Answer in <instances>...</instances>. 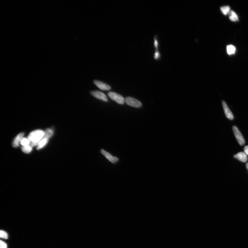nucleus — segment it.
Returning <instances> with one entry per match:
<instances>
[{"label": "nucleus", "mask_w": 248, "mask_h": 248, "mask_svg": "<svg viewBox=\"0 0 248 248\" xmlns=\"http://www.w3.org/2000/svg\"><path fill=\"white\" fill-rule=\"evenodd\" d=\"M234 158L238 159L242 162L245 163L247 161V154L244 152L238 153L234 155Z\"/></svg>", "instance_id": "9"}, {"label": "nucleus", "mask_w": 248, "mask_h": 248, "mask_svg": "<svg viewBox=\"0 0 248 248\" xmlns=\"http://www.w3.org/2000/svg\"><path fill=\"white\" fill-rule=\"evenodd\" d=\"M244 152L247 154V155H248V146L247 145L245 146L244 147Z\"/></svg>", "instance_id": "22"}, {"label": "nucleus", "mask_w": 248, "mask_h": 248, "mask_svg": "<svg viewBox=\"0 0 248 248\" xmlns=\"http://www.w3.org/2000/svg\"><path fill=\"white\" fill-rule=\"evenodd\" d=\"M30 140L28 139V138H23L20 142V144L22 146V147H26V146L30 145Z\"/></svg>", "instance_id": "15"}, {"label": "nucleus", "mask_w": 248, "mask_h": 248, "mask_svg": "<svg viewBox=\"0 0 248 248\" xmlns=\"http://www.w3.org/2000/svg\"><path fill=\"white\" fill-rule=\"evenodd\" d=\"M44 135L45 132L40 130H36L30 133L28 137L30 142V145L32 147L37 146Z\"/></svg>", "instance_id": "1"}, {"label": "nucleus", "mask_w": 248, "mask_h": 248, "mask_svg": "<svg viewBox=\"0 0 248 248\" xmlns=\"http://www.w3.org/2000/svg\"><path fill=\"white\" fill-rule=\"evenodd\" d=\"M107 95L111 100L116 102L119 104L124 105L125 103V99L120 94L114 92L110 91L109 92Z\"/></svg>", "instance_id": "2"}, {"label": "nucleus", "mask_w": 248, "mask_h": 248, "mask_svg": "<svg viewBox=\"0 0 248 248\" xmlns=\"http://www.w3.org/2000/svg\"><path fill=\"white\" fill-rule=\"evenodd\" d=\"M160 58V54L158 49H156L154 54V58L156 60H158Z\"/></svg>", "instance_id": "19"}, {"label": "nucleus", "mask_w": 248, "mask_h": 248, "mask_svg": "<svg viewBox=\"0 0 248 248\" xmlns=\"http://www.w3.org/2000/svg\"><path fill=\"white\" fill-rule=\"evenodd\" d=\"M221 10L223 14L227 15L230 12V8L228 6H223L221 7Z\"/></svg>", "instance_id": "14"}, {"label": "nucleus", "mask_w": 248, "mask_h": 248, "mask_svg": "<svg viewBox=\"0 0 248 248\" xmlns=\"http://www.w3.org/2000/svg\"><path fill=\"white\" fill-rule=\"evenodd\" d=\"M7 244L1 240L0 242V248H7Z\"/></svg>", "instance_id": "20"}, {"label": "nucleus", "mask_w": 248, "mask_h": 248, "mask_svg": "<svg viewBox=\"0 0 248 248\" xmlns=\"http://www.w3.org/2000/svg\"><path fill=\"white\" fill-rule=\"evenodd\" d=\"M93 83L98 88L103 91H109L111 89V86L108 84L100 81L95 80L93 81Z\"/></svg>", "instance_id": "6"}, {"label": "nucleus", "mask_w": 248, "mask_h": 248, "mask_svg": "<svg viewBox=\"0 0 248 248\" xmlns=\"http://www.w3.org/2000/svg\"><path fill=\"white\" fill-rule=\"evenodd\" d=\"M236 51V48L233 45H229L227 46V51L229 55L234 54L235 53Z\"/></svg>", "instance_id": "12"}, {"label": "nucleus", "mask_w": 248, "mask_h": 248, "mask_svg": "<svg viewBox=\"0 0 248 248\" xmlns=\"http://www.w3.org/2000/svg\"><path fill=\"white\" fill-rule=\"evenodd\" d=\"M24 135V133H21L17 135L13 142L12 145L13 147L17 148L18 147L20 144L21 140L23 138Z\"/></svg>", "instance_id": "8"}, {"label": "nucleus", "mask_w": 248, "mask_h": 248, "mask_svg": "<svg viewBox=\"0 0 248 248\" xmlns=\"http://www.w3.org/2000/svg\"><path fill=\"white\" fill-rule=\"evenodd\" d=\"M32 147L30 145L26 146V147H22V151L26 153H30L32 151Z\"/></svg>", "instance_id": "17"}, {"label": "nucleus", "mask_w": 248, "mask_h": 248, "mask_svg": "<svg viewBox=\"0 0 248 248\" xmlns=\"http://www.w3.org/2000/svg\"><path fill=\"white\" fill-rule=\"evenodd\" d=\"M0 237L4 239H7L8 238V234L6 232L1 230L0 231Z\"/></svg>", "instance_id": "18"}, {"label": "nucleus", "mask_w": 248, "mask_h": 248, "mask_svg": "<svg viewBox=\"0 0 248 248\" xmlns=\"http://www.w3.org/2000/svg\"><path fill=\"white\" fill-rule=\"evenodd\" d=\"M246 167H247V170H248V163H247V164H246Z\"/></svg>", "instance_id": "23"}, {"label": "nucleus", "mask_w": 248, "mask_h": 248, "mask_svg": "<svg viewBox=\"0 0 248 248\" xmlns=\"http://www.w3.org/2000/svg\"><path fill=\"white\" fill-rule=\"evenodd\" d=\"M233 130L234 133L235 135L236 140H237L240 145L242 146L244 145L245 143V140L244 139L241 132L240 131L237 127L235 126H233Z\"/></svg>", "instance_id": "4"}, {"label": "nucleus", "mask_w": 248, "mask_h": 248, "mask_svg": "<svg viewBox=\"0 0 248 248\" xmlns=\"http://www.w3.org/2000/svg\"><path fill=\"white\" fill-rule=\"evenodd\" d=\"M229 18L232 22H236L238 20V18L236 13L233 11H231L229 13Z\"/></svg>", "instance_id": "13"}, {"label": "nucleus", "mask_w": 248, "mask_h": 248, "mask_svg": "<svg viewBox=\"0 0 248 248\" xmlns=\"http://www.w3.org/2000/svg\"><path fill=\"white\" fill-rule=\"evenodd\" d=\"M53 131L52 129H48L45 131V135L44 136L49 138L53 136Z\"/></svg>", "instance_id": "16"}, {"label": "nucleus", "mask_w": 248, "mask_h": 248, "mask_svg": "<svg viewBox=\"0 0 248 248\" xmlns=\"http://www.w3.org/2000/svg\"><path fill=\"white\" fill-rule=\"evenodd\" d=\"M156 37L155 36L154 38V46L156 49H158V43Z\"/></svg>", "instance_id": "21"}, {"label": "nucleus", "mask_w": 248, "mask_h": 248, "mask_svg": "<svg viewBox=\"0 0 248 248\" xmlns=\"http://www.w3.org/2000/svg\"><path fill=\"white\" fill-rule=\"evenodd\" d=\"M222 105L226 116L228 119L232 120L234 118L233 115L230 111L226 103L224 101H222Z\"/></svg>", "instance_id": "7"}, {"label": "nucleus", "mask_w": 248, "mask_h": 248, "mask_svg": "<svg viewBox=\"0 0 248 248\" xmlns=\"http://www.w3.org/2000/svg\"><path fill=\"white\" fill-rule=\"evenodd\" d=\"M49 139V138L44 136L43 139L38 143L37 149V150H39L43 148L47 145L48 141Z\"/></svg>", "instance_id": "11"}, {"label": "nucleus", "mask_w": 248, "mask_h": 248, "mask_svg": "<svg viewBox=\"0 0 248 248\" xmlns=\"http://www.w3.org/2000/svg\"><path fill=\"white\" fill-rule=\"evenodd\" d=\"M90 94L96 98L101 100L102 101L106 102L108 101L107 96L101 91H98V90L91 91L90 92Z\"/></svg>", "instance_id": "5"}, {"label": "nucleus", "mask_w": 248, "mask_h": 248, "mask_svg": "<svg viewBox=\"0 0 248 248\" xmlns=\"http://www.w3.org/2000/svg\"><path fill=\"white\" fill-rule=\"evenodd\" d=\"M125 101L127 105L130 106L139 108L142 106V103L141 102L134 98L128 97L125 99Z\"/></svg>", "instance_id": "3"}, {"label": "nucleus", "mask_w": 248, "mask_h": 248, "mask_svg": "<svg viewBox=\"0 0 248 248\" xmlns=\"http://www.w3.org/2000/svg\"><path fill=\"white\" fill-rule=\"evenodd\" d=\"M101 152L103 155H104L107 159H108L110 161H111V162H112V163L116 162L119 160L118 158H117L116 157H113L109 153L106 152L104 150H101Z\"/></svg>", "instance_id": "10"}]
</instances>
